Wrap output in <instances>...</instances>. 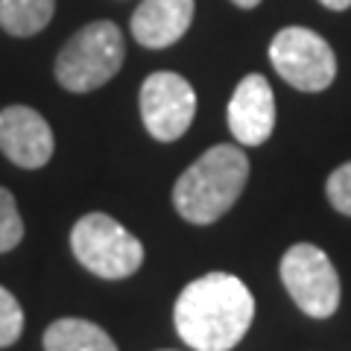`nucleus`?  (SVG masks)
<instances>
[{
  "label": "nucleus",
  "instance_id": "1",
  "mask_svg": "<svg viewBox=\"0 0 351 351\" xmlns=\"http://www.w3.org/2000/svg\"><path fill=\"white\" fill-rule=\"evenodd\" d=\"M255 319V299L228 272H208L179 293L173 322L182 343L193 351H232Z\"/></svg>",
  "mask_w": 351,
  "mask_h": 351
},
{
  "label": "nucleus",
  "instance_id": "2",
  "mask_svg": "<svg viewBox=\"0 0 351 351\" xmlns=\"http://www.w3.org/2000/svg\"><path fill=\"white\" fill-rule=\"evenodd\" d=\"M249 179V158L240 147L217 144L202 152L173 184V205L193 226L217 223L240 199Z\"/></svg>",
  "mask_w": 351,
  "mask_h": 351
},
{
  "label": "nucleus",
  "instance_id": "3",
  "mask_svg": "<svg viewBox=\"0 0 351 351\" xmlns=\"http://www.w3.org/2000/svg\"><path fill=\"white\" fill-rule=\"evenodd\" d=\"M123 32L112 21H91L56 56V80L64 91L88 94L123 68Z\"/></svg>",
  "mask_w": 351,
  "mask_h": 351
},
{
  "label": "nucleus",
  "instance_id": "4",
  "mask_svg": "<svg viewBox=\"0 0 351 351\" xmlns=\"http://www.w3.org/2000/svg\"><path fill=\"white\" fill-rule=\"evenodd\" d=\"M71 249L88 272L106 281L135 276L144 263V243L108 214H85L71 232Z\"/></svg>",
  "mask_w": 351,
  "mask_h": 351
},
{
  "label": "nucleus",
  "instance_id": "5",
  "mask_svg": "<svg viewBox=\"0 0 351 351\" xmlns=\"http://www.w3.org/2000/svg\"><path fill=\"white\" fill-rule=\"evenodd\" d=\"M269 62L284 82L307 94L325 91L337 76V56L331 44L307 27L281 29L269 44Z\"/></svg>",
  "mask_w": 351,
  "mask_h": 351
},
{
  "label": "nucleus",
  "instance_id": "6",
  "mask_svg": "<svg viewBox=\"0 0 351 351\" xmlns=\"http://www.w3.org/2000/svg\"><path fill=\"white\" fill-rule=\"evenodd\" d=\"M281 281L290 299L313 319H328L339 307V276L331 258L313 243H295L281 258Z\"/></svg>",
  "mask_w": 351,
  "mask_h": 351
},
{
  "label": "nucleus",
  "instance_id": "7",
  "mask_svg": "<svg viewBox=\"0 0 351 351\" xmlns=\"http://www.w3.org/2000/svg\"><path fill=\"white\" fill-rule=\"evenodd\" d=\"M196 114V91L173 71L149 73L141 85V117L147 132L161 144H173L191 129Z\"/></svg>",
  "mask_w": 351,
  "mask_h": 351
},
{
  "label": "nucleus",
  "instance_id": "8",
  "mask_svg": "<svg viewBox=\"0 0 351 351\" xmlns=\"http://www.w3.org/2000/svg\"><path fill=\"white\" fill-rule=\"evenodd\" d=\"M0 152L24 170H38L53 158V129L36 108L9 106L0 112Z\"/></svg>",
  "mask_w": 351,
  "mask_h": 351
},
{
  "label": "nucleus",
  "instance_id": "9",
  "mask_svg": "<svg viewBox=\"0 0 351 351\" xmlns=\"http://www.w3.org/2000/svg\"><path fill=\"white\" fill-rule=\"evenodd\" d=\"M228 129L243 147H261L269 141L276 129V97L267 76L249 73L240 80L228 100Z\"/></svg>",
  "mask_w": 351,
  "mask_h": 351
},
{
  "label": "nucleus",
  "instance_id": "10",
  "mask_svg": "<svg viewBox=\"0 0 351 351\" xmlns=\"http://www.w3.org/2000/svg\"><path fill=\"white\" fill-rule=\"evenodd\" d=\"M193 0H144L132 15V36L141 47L161 50L191 29Z\"/></svg>",
  "mask_w": 351,
  "mask_h": 351
},
{
  "label": "nucleus",
  "instance_id": "11",
  "mask_svg": "<svg viewBox=\"0 0 351 351\" xmlns=\"http://www.w3.org/2000/svg\"><path fill=\"white\" fill-rule=\"evenodd\" d=\"M44 351H117L114 339L100 325L64 316L44 331Z\"/></svg>",
  "mask_w": 351,
  "mask_h": 351
},
{
  "label": "nucleus",
  "instance_id": "12",
  "mask_svg": "<svg viewBox=\"0 0 351 351\" xmlns=\"http://www.w3.org/2000/svg\"><path fill=\"white\" fill-rule=\"evenodd\" d=\"M56 0H0V27L15 38H29L50 24Z\"/></svg>",
  "mask_w": 351,
  "mask_h": 351
},
{
  "label": "nucleus",
  "instance_id": "13",
  "mask_svg": "<svg viewBox=\"0 0 351 351\" xmlns=\"http://www.w3.org/2000/svg\"><path fill=\"white\" fill-rule=\"evenodd\" d=\"M24 240V219H21L15 196L0 184V255L12 252Z\"/></svg>",
  "mask_w": 351,
  "mask_h": 351
},
{
  "label": "nucleus",
  "instance_id": "14",
  "mask_svg": "<svg viewBox=\"0 0 351 351\" xmlns=\"http://www.w3.org/2000/svg\"><path fill=\"white\" fill-rule=\"evenodd\" d=\"M24 334V311L6 287H0V348H9Z\"/></svg>",
  "mask_w": 351,
  "mask_h": 351
},
{
  "label": "nucleus",
  "instance_id": "15",
  "mask_svg": "<svg viewBox=\"0 0 351 351\" xmlns=\"http://www.w3.org/2000/svg\"><path fill=\"white\" fill-rule=\"evenodd\" d=\"M325 193H328V202H331L339 214L351 217V161L339 164V167L328 176Z\"/></svg>",
  "mask_w": 351,
  "mask_h": 351
},
{
  "label": "nucleus",
  "instance_id": "16",
  "mask_svg": "<svg viewBox=\"0 0 351 351\" xmlns=\"http://www.w3.org/2000/svg\"><path fill=\"white\" fill-rule=\"evenodd\" d=\"M319 3L328 6V9H334V12H343V9L351 6V0H319Z\"/></svg>",
  "mask_w": 351,
  "mask_h": 351
},
{
  "label": "nucleus",
  "instance_id": "17",
  "mask_svg": "<svg viewBox=\"0 0 351 351\" xmlns=\"http://www.w3.org/2000/svg\"><path fill=\"white\" fill-rule=\"evenodd\" d=\"M232 3H234V6H240V9H255V6L261 3V0H232Z\"/></svg>",
  "mask_w": 351,
  "mask_h": 351
}]
</instances>
